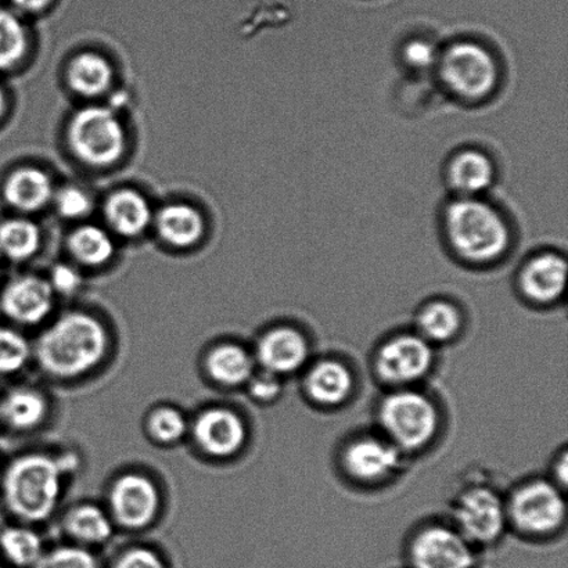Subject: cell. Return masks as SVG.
<instances>
[{"label":"cell","mask_w":568,"mask_h":568,"mask_svg":"<svg viewBox=\"0 0 568 568\" xmlns=\"http://www.w3.org/2000/svg\"><path fill=\"white\" fill-rule=\"evenodd\" d=\"M144 427L154 444L174 447L189 437L191 419L176 406L160 405L149 412Z\"/></svg>","instance_id":"31"},{"label":"cell","mask_w":568,"mask_h":568,"mask_svg":"<svg viewBox=\"0 0 568 568\" xmlns=\"http://www.w3.org/2000/svg\"><path fill=\"white\" fill-rule=\"evenodd\" d=\"M378 433L406 455L422 453L436 442L443 414L436 399L417 387L392 388L378 400Z\"/></svg>","instance_id":"4"},{"label":"cell","mask_w":568,"mask_h":568,"mask_svg":"<svg viewBox=\"0 0 568 568\" xmlns=\"http://www.w3.org/2000/svg\"><path fill=\"white\" fill-rule=\"evenodd\" d=\"M2 470H3V466L0 465V478H2Z\"/></svg>","instance_id":"43"},{"label":"cell","mask_w":568,"mask_h":568,"mask_svg":"<svg viewBox=\"0 0 568 568\" xmlns=\"http://www.w3.org/2000/svg\"><path fill=\"white\" fill-rule=\"evenodd\" d=\"M0 430H2V416H0Z\"/></svg>","instance_id":"44"},{"label":"cell","mask_w":568,"mask_h":568,"mask_svg":"<svg viewBox=\"0 0 568 568\" xmlns=\"http://www.w3.org/2000/svg\"><path fill=\"white\" fill-rule=\"evenodd\" d=\"M82 467L74 449L60 453L30 450L3 466L0 499L14 521L38 526L52 519L63 499L67 483Z\"/></svg>","instance_id":"2"},{"label":"cell","mask_w":568,"mask_h":568,"mask_svg":"<svg viewBox=\"0 0 568 568\" xmlns=\"http://www.w3.org/2000/svg\"><path fill=\"white\" fill-rule=\"evenodd\" d=\"M442 227L450 252L471 266L498 263L511 247L508 220L481 197L450 200L443 210Z\"/></svg>","instance_id":"3"},{"label":"cell","mask_w":568,"mask_h":568,"mask_svg":"<svg viewBox=\"0 0 568 568\" xmlns=\"http://www.w3.org/2000/svg\"><path fill=\"white\" fill-rule=\"evenodd\" d=\"M104 216L111 231L124 237L142 235L153 220L148 200L132 189H120L110 194L104 204Z\"/></svg>","instance_id":"23"},{"label":"cell","mask_w":568,"mask_h":568,"mask_svg":"<svg viewBox=\"0 0 568 568\" xmlns=\"http://www.w3.org/2000/svg\"><path fill=\"white\" fill-rule=\"evenodd\" d=\"M47 281L58 298L72 297V295L80 293L83 286L80 270L70 264L54 265Z\"/></svg>","instance_id":"38"},{"label":"cell","mask_w":568,"mask_h":568,"mask_svg":"<svg viewBox=\"0 0 568 568\" xmlns=\"http://www.w3.org/2000/svg\"><path fill=\"white\" fill-rule=\"evenodd\" d=\"M464 327V312L458 304L447 298L427 301L415 316L414 331L433 347L453 343Z\"/></svg>","instance_id":"22"},{"label":"cell","mask_w":568,"mask_h":568,"mask_svg":"<svg viewBox=\"0 0 568 568\" xmlns=\"http://www.w3.org/2000/svg\"><path fill=\"white\" fill-rule=\"evenodd\" d=\"M47 548L36 526L14 521L0 528V559L9 568H32Z\"/></svg>","instance_id":"25"},{"label":"cell","mask_w":568,"mask_h":568,"mask_svg":"<svg viewBox=\"0 0 568 568\" xmlns=\"http://www.w3.org/2000/svg\"><path fill=\"white\" fill-rule=\"evenodd\" d=\"M253 354L258 369L286 378L310 365L311 342L297 326L276 325L260 334Z\"/></svg>","instance_id":"15"},{"label":"cell","mask_w":568,"mask_h":568,"mask_svg":"<svg viewBox=\"0 0 568 568\" xmlns=\"http://www.w3.org/2000/svg\"><path fill=\"white\" fill-rule=\"evenodd\" d=\"M405 455L381 433H361L339 449L338 465L349 481L378 486L398 475Z\"/></svg>","instance_id":"11"},{"label":"cell","mask_w":568,"mask_h":568,"mask_svg":"<svg viewBox=\"0 0 568 568\" xmlns=\"http://www.w3.org/2000/svg\"><path fill=\"white\" fill-rule=\"evenodd\" d=\"M27 30L20 17L0 9V70L13 69L27 52Z\"/></svg>","instance_id":"32"},{"label":"cell","mask_w":568,"mask_h":568,"mask_svg":"<svg viewBox=\"0 0 568 568\" xmlns=\"http://www.w3.org/2000/svg\"><path fill=\"white\" fill-rule=\"evenodd\" d=\"M0 275H2V271H0Z\"/></svg>","instance_id":"45"},{"label":"cell","mask_w":568,"mask_h":568,"mask_svg":"<svg viewBox=\"0 0 568 568\" xmlns=\"http://www.w3.org/2000/svg\"><path fill=\"white\" fill-rule=\"evenodd\" d=\"M71 152L83 164L110 166L125 152V130L114 111L102 105H89L77 111L67 131Z\"/></svg>","instance_id":"7"},{"label":"cell","mask_w":568,"mask_h":568,"mask_svg":"<svg viewBox=\"0 0 568 568\" xmlns=\"http://www.w3.org/2000/svg\"><path fill=\"white\" fill-rule=\"evenodd\" d=\"M111 568H169L158 549L148 545H133L115 556Z\"/></svg>","instance_id":"37"},{"label":"cell","mask_w":568,"mask_h":568,"mask_svg":"<svg viewBox=\"0 0 568 568\" xmlns=\"http://www.w3.org/2000/svg\"><path fill=\"white\" fill-rule=\"evenodd\" d=\"M434 72L445 91L465 103L488 100L500 82L497 55L473 39H458L442 48Z\"/></svg>","instance_id":"5"},{"label":"cell","mask_w":568,"mask_h":568,"mask_svg":"<svg viewBox=\"0 0 568 568\" xmlns=\"http://www.w3.org/2000/svg\"><path fill=\"white\" fill-rule=\"evenodd\" d=\"M55 300L58 297L44 277H14L0 292V315L6 323L21 331L42 327L53 317Z\"/></svg>","instance_id":"14"},{"label":"cell","mask_w":568,"mask_h":568,"mask_svg":"<svg viewBox=\"0 0 568 568\" xmlns=\"http://www.w3.org/2000/svg\"><path fill=\"white\" fill-rule=\"evenodd\" d=\"M32 568H100V565L94 550L65 542L47 548Z\"/></svg>","instance_id":"33"},{"label":"cell","mask_w":568,"mask_h":568,"mask_svg":"<svg viewBox=\"0 0 568 568\" xmlns=\"http://www.w3.org/2000/svg\"><path fill=\"white\" fill-rule=\"evenodd\" d=\"M414 568H471L475 548L450 525L427 523L414 534L408 549Z\"/></svg>","instance_id":"13"},{"label":"cell","mask_w":568,"mask_h":568,"mask_svg":"<svg viewBox=\"0 0 568 568\" xmlns=\"http://www.w3.org/2000/svg\"><path fill=\"white\" fill-rule=\"evenodd\" d=\"M54 204L65 220H81L91 213L92 200L82 189L67 186L54 194Z\"/></svg>","instance_id":"36"},{"label":"cell","mask_w":568,"mask_h":568,"mask_svg":"<svg viewBox=\"0 0 568 568\" xmlns=\"http://www.w3.org/2000/svg\"><path fill=\"white\" fill-rule=\"evenodd\" d=\"M114 72L102 54L85 52L75 55L67 70L70 88L83 98H99L109 91Z\"/></svg>","instance_id":"27"},{"label":"cell","mask_w":568,"mask_h":568,"mask_svg":"<svg viewBox=\"0 0 568 568\" xmlns=\"http://www.w3.org/2000/svg\"><path fill=\"white\" fill-rule=\"evenodd\" d=\"M495 174L493 159L476 148L458 150L445 165V181L456 197H480L493 186Z\"/></svg>","instance_id":"19"},{"label":"cell","mask_w":568,"mask_h":568,"mask_svg":"<svg viewBox=\"0 0 568 568\" xmlns=\"http://www.w3.org/2000/svg\"><path fill=\"white\" fill-rule=\"evenodd\" d=\"M567 459H568V456H567L566 449H564V453H561V455L558 456V458H556L555 464H554V469H552L554 470L552 481L555 484H558V486L561 489H565L566 484H567V476H568Z\"/></svg>","instance_id":"39"},{"label":"cell","mask_w":568,"mask_h":568,"mask_svg":"<svg viewBox=\"0 0 568 568\" xmlns=\"http://www.w3.org/2000/svg\"><path fill=\"white\" fill-rule=\"evenodd\" d=\"M32 359V342L24 331L0 322V382L19 377Z\"/></svg>","instance_id":"29"},{"label":"cell","mask_w":568,"mask_h":568,"mask_svg":"<svg viewBox=\"0 0 568 568\" xmlns=\"http://www.w3.org/2000/svg\"><path fill=\"white\" fill-rule=\"evenodd\" d=\"M442 48L427 38H410L400 48V63L405 70L415 75L428 74L434 71Z\"/></svg>","instance_id":"34"},{"label":"cell","mask_w":568,"mask_h":568,"mask_svg":"<svg viewBox=\"0 0 568 568\" xmlns=\"http://www.w3.org/2000/svg\"><path fill=\"white\" fill-rule=\"evenodd\" d=\"M32 348V364L48 381L74 383L102 367L113 348V337L98 315L69 310L41 327Z\"/></svg>","instance_id":"1"},{"label":"cell","mask_w":568,"mask_h":568,"mask_svg":"<svg viewBox=\"0 0 568 568\" xmlns=\"http://www.w3.org/2000/svg\"><path fill=\"white\" fill-rule=\"evenodd\" d=\"M3 196L11 207L22 213H36L52 202L53 183L47 172L36 166L11 172L4 182Z\"/></svg>","instance_id":"24"},{"label":"cell","mask_w":568,"mask_h":568,"mask_svg":"<svg viewBox=\"0 0 568 568\" xmlns=\"http://www.w3.org/2000/svg\"><path fill=\"white\" fill-rule=\"evenodd\" d=\"M189 437L204 458L230 460L246 448L250 432L241 412L230 406L214 405L193 417Z\"/></svg>","instance_id":"12"},{"label":"cell","mask_w":568,"mask_h":568,"mask_svg":"<svg viewBox=\"0 0 568 568\" xmlns=\"http://www.w3.org/2000/svg\"><path fill=\"white\" fill-rule=\"evenodd\" d=\"M52 0H11V4L22 13H39L48 8Z\"/></svg>","instance_id":"40"},{"label":"cell","mask_w":568,"mask_h":568,"mask_svg":"<svg viewBox=\"0 0 568 568\" xmlns=\"http://www.w3.org/2000/svg\"><path fill=\"white\" fill-rule=\"evenodd\" d=\"M4 105H6L4 93H3V89L0 88V116H2V114H3Z\"/></svg>","instance_id":"41"},{"label":"cell","mask_w":568,"mask_h":568,"mask_svg":"<svg viewBox=\"0 0 568 568\" xmlns=\"http://www.w3.org/2000/svg\"><path fill=\"white\" fill-rule=\"evenodd\" d=\"M203 367L209 381L225 389L246 387L258 371L253 349L236 342L214 344L204 355Z\"/></svg>","instance_id":"20"},{"label":"cell","mask_w":568,"mask_h":568,"mask_svg":"<svg viewBox=\"0 0 568 568\" xmlns=\"http://www.w3.org/2000/svg\"><path fill=\"white\" fill-rule=\"evenodd\" d=\"M60 527L67 542L92 550L108 545L115 532L114 521L105 506L93 503L71 506L61 517Z\"/></svg>","instance_id":"21"},{"label":"cell","mask_w":568,"mask_h":568,"mask_svg":"<svg viewBox=\"0 0 568 568\" xmlns=\"http://www.w3.org/2000/svg\"><path fill=\"white\" fill-rule=\"evenodd\" d=\"M159 235L171 246L186 248L196 244L204 235V220L196 209L187 204H169L155 219Z\"/></svg>","instance_id":"26"},{"label":"cell","mask_w":568,"mask_h":568,"mask_svg":"<svg viewBox=\"0 0 568 568\" xmlns=\"http://www.w3.org/2000/svg\"><path fill=\"white\" fill-rule=\"evenodd\" d=\"M509 526L530 538L558 534L567 520L565 489L548 478H531L506 497Z\"/></svg>","instance_id":"6"},{"label":"cell","mask_w":568,"mask_h":568,"mask_svg":"<svg viewBox=\"0 0 568 568\" xmlns=\"http://www.w3.org/2000/svg\"><path fill=\"white\" fill-rule=\"evenodd\" d=\"M450 525L473 548L497 544L509 527L506 498L487 484L467 486L450 505Z\"/></svg>","instance_id":"8"},{"label":"cell","mask_w":568,"mask_h":568,"mask_svg":"<svg viewBox=\"0 0 568 568\" xmlns=\"http://www.w3.org/2000/svg\"><path fill=\"white\" fill-rule=\"evenodd\" d=\"M355 388V373L343 359L323 358L305 367L304 394L317 408H339L353 398Z\"/></svg>","instance_id":"16"},{"label":"cell","mask_w":568,"mask_h":568,"mask_svg":"<svg viewBox=\"0 0 568 568\" xmlns=\"http://www.w3.org/2000/svg\"><path fill=\"white\" fill-rule=\"evenodd\" d=\"M69 252L78 264L100 268L114 257L115 246L108 231L97 225H82L71 233Z\"/></svg>","instance_id":"28"},{"label":"cell","mask_w":568,"mask_h":568,"mask_svg":"<svg viewBox=\"0 0 568 568\" xmlns=\"http://www.w3.org/2000/svg\"><path fill=\"white\" fill-rule=\"evenodd\" d=\"M567 281V261L556 252L532 255L517 275V287L528 303L547 306L564 297Z\"/></svg>","instance_id":"17"},{"label":"cell","mask_w":568,"mask_h":568,"mask_svg":"<svg viewBox=\"0 0 568 568\" xmlns=\"http://www.w3.org/2000/svg\"><path fill=\"white\" fill-rule=\"evenodd\" d=\"M436 365V347L415 331L393 334L373 355V371L384 386L416 387L430 376Z\"/></svg>","instance_id":"9"},{"label":"cell","mask_w":568,"mask_h":568,"mask_svg":"<svg viewBox=\"0 0 568 568\" xmlns=\"http://www.w3.org/2000/svg\"><path fill=\"white\" fill-rule=\"evenodd\" d=\"M105 509L115 528L143 531L158 521L163 509V494L158 481L146 473L128 470L110 483Z\"/></svg>","instance_id":"10"},{"label":"cell","mask_w":568,"mask_h":568,"mask_svg":"<svg viewBox=\"0 0 568 568\" xmlns=\"http://www.w3.org/2000/svg\"><path fill=\"white\" fill-rule=\"evenodd\" d=\"M52 403L41 388L17 384L0 394L2 428L13 434H31L47 425Z\"/></svg>","instance_id":"18"},{"label":"cell","mask_w":568,"mask_h":568,"mask_svg":"<svg viewBox=\"0 0 568 568\" xmlns=\"http://www.w3.org/2000/svg\"><path fill=\"white\" fill-rule=\"evenodd\" d=\"M41 241V231L31 221L14 219L0 224V255L13 263L33 257Z\"/></svg>","instance_id":"30"},{"label":"cell","mask_w":568,"mask_h":568,"mask_svg":"<svg viewBox=\"0 0 568 568\" xmlns=\"http://www.w3.org/2000/svg\"><path fill=\"white\" fill-rule=\"evenodd\" d=\"M0 568H9L8 566L4 565V561L2 559H0Z\"/></svg>","instance_id":"42"},{"label":"cell","mask_w":568,"mask_h":568,"mask_svg":"<svg viewBox=\"0 0 568 568\" xmlns=\"http://www.w3.org/2000/svg\"><path fill=\"white\" fill-rule=\"evenodd\" d=\"M284 378L272 375V373L261 371L254 373L246 384V393L250 398L258 405H271L282 397Z\"/></svg>","instance_id":"35"}]
</instances>
